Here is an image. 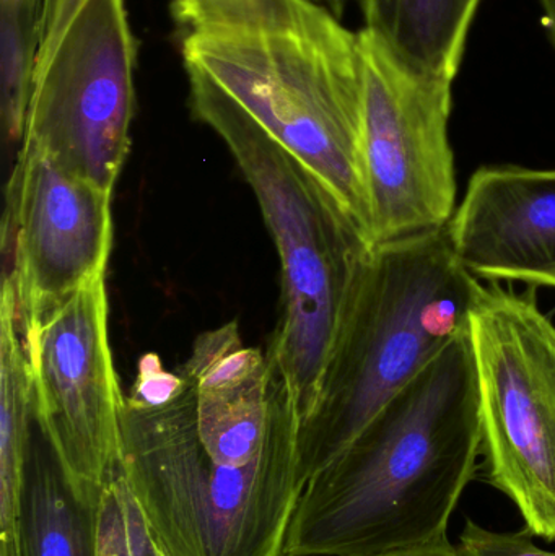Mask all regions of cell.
I'll list each match as a JSON object with an SVG mask.
<instances>
[{
  "instance_id": "9",
  "label": "cell",
  "mask_w": 555,
  "mask_h": 556,
  "mask_svg": "<svg viewBox=\"0 0 555 556\" xmlns=\"http://www.w3.org/2000/svg\"><path fill=\"white\" fill-rule=\"evenodd\" d=\"M104 278L18 323L36 425L88 506H100L108 479L121 469L126 404L111 352Z\"/></svg>"
},
{
  "instance_id": "8",
  "label": "cell",
  "mask_w": 555,
  "mask_h": 556,
  "mask_svg": "<svg viewBox=\"0 0 555 556\" xmlns=\"http://www.w3.org/2000/svg\"><path fill=\"white\" fill-rule=\"evenodd\" d=\"M136 54L124 0H85L36 64L22 143L113 192L130 149Z\"/></svg>"
},
{
  "instance_id": "20",
  "label": "cell",
  "mask_w": 555,
  "mask_h": 556,
  "mask_svg": "<svg viewBox=\"0 0 555 556\" xmlns=\"http://www.w3.org/2000/svg\"><path fill=\"white\" fill-rule=\"evenodd\" d=\"M126 511L127 529H129L130 547H133L134 556H168L156 544L155 538L150 532L149 525H147L146 518L137 506L136 500L130 495L127 485Z\"/></svg>"
},
{
  "instance_id": "17",
  "label": "cell",
  "mask_w": 555,
  "mask_h": 556,
  "mask_svg": "<svg viewBox=\"0 0 555 556\" xmlns=\"http://www.w3.org/2000/svg\"><path fill=\"white\" fill-rule=\"evenodd\" d=\"M97 556H134L127 529L126 483L121 469L108 479L101 493Z\"/></svg>"
},
{
  "instance_id": "19",
  "label": "cell",
  "mask_w": 555,
  "mask_h": 556,
  "mask_svg": "<svg viewBox=\"0 0 555 556\" xmlns=\"http://www.w3.org/2000/svg\"><path fill=\"white\" fill-rule=\"evenodd\" d=\"M84 3L85 0H48V3H46L45 38H42V46L39 49L36 64L45 61L54 51L55 46L64 36L65 29L68 28Z\"/></svg>"
},
{
  "instance_id": "2",
  "label": "cell",
  "mask_w": 555,
  "mask_h": 556,
  "mask_svg": "<svg viewBox=\"0 0 555 556\" xmlns=\"http://www.w3.org/2000/svg\"><path fill=\"white\" fill-rule=\"evenodd\" d=\"M173 13L191 26L186 68L305 163L370 238L358 33L313 0H191Z\"/></svg>"
},
{
  "instance_id": "21",
  "label": "cell",
  "mask_w": 555,
  "mask_h": 556,
  "mask_svg": "<svg viewBox=\"0 0 555 556\" xmlns=\"http://www.w3.org/2000/svg\"><path fill=\"white\" fill-rule=\"evenodd\" d=\"M365 556H459L456 545L450 542L449 538L442 541L432 542V544L422 545V547L404 548V551L387 552V554L365 555Z\"/></svg>"
},
{
  "instance_id": "18",
  "label": "cell",
  "mask_w": 555,
  "mask_h": 556,
  "mask_svg": "<svg viewBox=\"0 0 555 556\" xmlns=\"http://www.w3.org/2000/svg\"><path fill=\"white\" fill-rule=\"evenodd\" d=\"M534 535L527 528L520 532H495L468 519L459 534V556H555L533 542Z\"/></svg>"
},
{
  "instance_id": "3",
  "label": "cell",
  "mask_w": 555,
  "mask_h": 556,
  "mask_svg": "<svg viewBox=\"0 0 555 556\" xmlns=\"http://www.w3.org/2000/svg\"><path fill=\"white\" fill-rule=\"evenodd\" d=\"M179 378L159 401L130 395L123 412L121 473L156 544L168 556H283L306 486L289 392L273 375L269 446L238 467L202 446L194 384Z\"/></svg>"
},
{
  "instance_id": "7",
  "label": "cell",
  "mask_w": 555,
  "mask_h": 556,
  "mask_svg": "<svg viewBox=\"0 0 555 556\" xmlns=\"http://www.w3.org/2000/svg\"><path fill=\"white\" fill-rule=\"evenodd\" d=\"M364 59V165L374 247L449 227L455 215L452 78L419 71L370 29Z\"/></svg>"
},
{
  "instance_id": "10",
  "label": "cell",
  "mask_w": 555,
  "mask_h": 556,
  "mask_svg": "<svg viewBox=\"0 0 555 556\" xmlns=\"http://www.w3.org/2000/svg\"><path fill=\"white\" fill-rule=\"evenodd\" d=\"M113 192L22 143L5 192L3 290L20 324L106 277Z\"/></svg>"
},
{
  "instance_id": "22",
  "label": "cell",
  "mask_w": 555,
  "mask_h": 556,
  "mask_svg": "<svg viewBox=\"0 0 555 556\" xmlns=\"http://www.w3.org/2000/svg\"><path fill=\"white\" fill-rule=\"evenodd\" d=\"M541 5H543L544 10V28H546L551 42H553L555 48V0H541Z\"/></svg>"
},
{
  "instance_id": "12",
  "label": "cell",
  "mask_w": 555,
  "mask_h": 556,
  "mask_svg": "<svg viewBox=\"0 0 555 556\" xmlns=\"http://www.w3.org/2000/svg\"><path fill=\"white\" fill-rule=\"evenodd\" d=\"M179 372L194 384L202 446L218 463L250 466L269 446L273 372L267 356L244 345L235 320L201 333Z\"/></svg>"
},
{
  "instance_id": "23",
  "label": "cell",
  "mask_w": 555,
  "mask_h": 556,
  "mask_svg": "<svg viewBox=\"0 0 555 556\" xmlns=\"http://www.w3.org/2000/svg\"><path fill=\"white\" fill-rule=\"evenodd\" d=\"M191 2V0H173V5H181V3Z\"/></svg>"
},
{
  "instance_id": "5",
  "label": "cell",
  "mask_w": 555,
  "mask_h": 556,
  "mask_svg": "<svg viewBox=\"0 0 555 556\" xmlns=\"http://www.w3.org/2000/svg\"><path fill=\"white\" fill-rule=\"evenodd\" d=\"M481 281L456 260L449 227L374 247L300 428L308 483L453 340L469 332Z\"/></svg>"
},
{
  "instance_id": "11",
  "label": "cell",
  "mask_w": 555,
  "mask_h": 556,
  "mask_svg": "<svg viewBox=\"0 0 555 556\" xmlns=\"http://www.w3.org/2000/svg\"><path fill=\"white\" fill-rule=\"evenodd\" d=\"M449 235L476 278L555 288V169H478Z\"/></svg>"
},
{
  "instance_id": "14",
  "label": "cell",
  "mask_w": 555,
  "mask_h": 556,
  "mask_svg": "<svg viewBox=\"0 0 555 556\" xmlns=\"http://www.w3.org/2000/svg\"><path fill=\"white\" fill-rule=\"evenodd\" d=\"M33 379L12 298L0 301V556H18L23 477L35 431Z\"/></svg>"
},
{
  "instance_id": "4",
  "label": "cell",
  "mask_w": 555,
  "mask_h": 556,
  "mask_svg": "<svg viewBox=\"0 0 555 556\" xmlns=\"http://www.w3.org/2000/svg\"><path fill=\"white\" fill-rule=\"evenodd\" d=\"M186 71L195 117L224 140L279 253L282 294L266 356L303 425L315 410L374 243L305 163L204 74Z\"/></svg>"
},
{
  "instance_id": "15",
  "label": "cell",
  "mask_w": 555,
  "mask_h": 556,
  "mask_svg": "<svg viewBox=\"0 0 555 556\" xmlns=\"http://www.w3.org/2000/svg\"><path fill=\"white\" fill-rule=\"evenodd\" d=\"M365 28L419 71L455 80L482 0H361Z\"/></svg>"
},
{
  "instance_id": "13",
  "label": "cell",
  "mask_w": 555,
  "mask_h": 556,
  "mask_svg": "<svg viewBox=\"0 0 555 556\" xmlns=\"http://www.w3.org/2000/svg\"><path fill=\"white\" fill-rule=\"evenodd\" d=\"M98 509L80 502L35 425L18 518V556H97Z\"/></svg>"
},
{
  "instance_id": "1",
  "label": "cell",
  "mask_w": 555,
  "mask_h": 556,
  "mask_svg": "<svg viewBox=\"0 0 555 556\" xmlns=\"http://www.w3.org/2000/svg\"><path fill=\"white\" fill-rule=\"evenodd\" d=\"M478 456V378L466 332L306 483L283 556L378 555L449 538Z\"/></svg>"
},
{
  "instance_id": "6",
  "label": "cell",
  "mask_w": 555,
  "mask_h": 556,
  "mask_svg": "<svg viewBox=\"0 0 555 556\" xmlns=\"http://www.w3.org/2000/svg\"><path fill=\"white\" fill-rule=\"evenodd\" d=\"M525 293L481 283L471 314L484 477L555 542V326Z\"/></svg>"
},
{
  "instance_id": "16",
  "label": "cell",
  "mask_w": 555,
  "mask_h": 556,
  "mask_svg": "<svg viewBox=\"0 0 555 556\" xmlns=\"http://www.w3.org/2000/svg\"><path fill=\"white\" fill-rule=\"evenodd\" d=\"M0 116L9 142H22L48 0H0Z\"/></svg>"
}]
</instances>
